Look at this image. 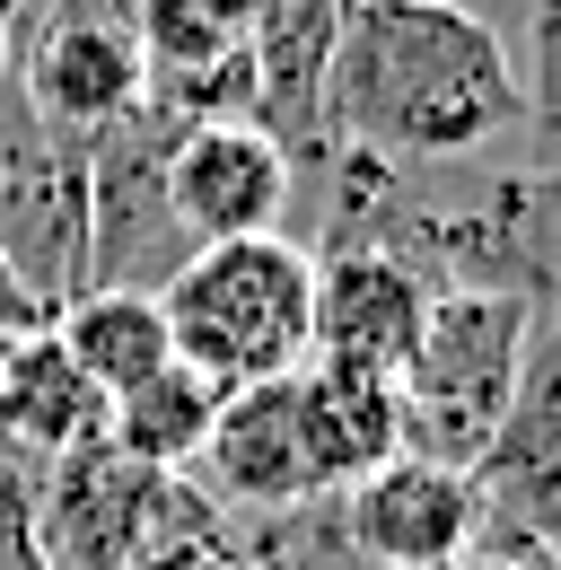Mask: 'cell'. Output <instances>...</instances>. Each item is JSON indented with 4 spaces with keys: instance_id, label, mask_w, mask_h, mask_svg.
I'll list each match as a JSON object with an SVG mask.
<instances>
[{
    "instance_id": "obj_1",
    "label": "cell",
    "mask_w": 561,
    "mask_h": 570,
    "mask_svg": "<svg viewBox=\"0 0 561 570\" xmlns=\"http://www.w3.org/2000/svg\"><path fill=\"white\" fill-rule=\"evenodd\" d=\"M526 124V88L509 36L456 0H360L334 45L325 88V158L360 149L404 176L483 158Z\"/></svg>"
},
{
    "instance_id": "obj_2",
    "label": "cell",
    "mask_w": 561,
    "mask_h": 570,
    "mask_svg": "<svg viewBox=\"0 0 561 570\" xmlns=\"http://www.w3.org/2000/svg\"><path fill=\"white\" fill-rule=\"evenodd\" d=\"M167 343L210 386H264L316 352V255L298 237H219L158 289Z\"/></svg>"
},
{
    "instance_id": "obj_3",
    "label": "cell",
    "mask_w": 561,
    "mask_h": 570,
    "mask_svg": "<svg viewBox=\"0 0 561 570\" xmlns=\"http://www.w3.org/2000/svg\"><path fill=\"white\" fill-rule=\"evenodd\" d=\"M535 334V307L509 289H439L421 316L413 360L395 368V404H404V456L430 465H474L491 422L509 413L518 360Z\"/></svg>"
},
{
    "instance_id": "obj_4",
    "label": "cell",
    "mask_w": 561,
    "mask_h": 570,
    "mask_svg": "<svg viewBox=\"0 0 561 570\" xmlns=\"http://www.w3.org/2000/svg\"><path fill=\"white\" fill-rule=\"evenodd\" d=\"M176 115L140 97L124 124L88 132V289H167L203 246L185 237V219L167 203V149H176Z\"/></svg>"
},
{
    "instance_id": "obj_5",
    "label": "cell",
    "mask_w": 561,
    "mask_h": 570,
    "mask_svg": "<svg viewBox=\"0 0 561 570\" xmlns=\"http://www.w3.org/2000/svg\"><path fill=\"white\" fill-rule=\"evenodd\" d=\"M0 264L45 307L88 289V158L18 79H0Z\"/></svg>"
},
{
    "instance_id": "obj_6",
    "label": "cell",
    "mask_w": 561,
    "mask_h": 570,
    "mask_svg": "<svg viewBox=\"0 0 561 570\" xmlns=\"http://www.w3.org/2000/svg\"><path fill=\"white\" fill-rule=\"evenodd\" d=\"M465 483L483 500V544L535 553V562L561 553V307H535L509 413L491 422Z\"/></svg>"
},
{
    "instance_id": "obj_7",
    "label": "cell",
    "mask_w": 561,
    "mask_h": 570,
    "mask_svg": "<svg viewBox=\"0 0 561 570\" xmlns=\"http://www.w3.org/2000/svg\"><path fill=\"white\" fill-rule=\"evenodd\" d=\"M9 79L53 132L88 141L149 97V53H140L132 9H18Z\"/></svg>"
},
{
    "instance_id": "obj_8",
    "label": "cell",
    "mask_w": 561,
    "mask_h": 570,
    "mask_svg": "<svg viewBox=\"0 0 561 570\" xmlns=\"http://www.w3.org/2000/svg\"><path fill=\"white\" fill-rule=\"evenodd\" d=\"M343 518L351 553L368 570H447L483 544V500L456 465L430 456H386L377 474H360L351 492H325Z\"/></svg>"
},
{
    "instance_id": "obj_9",
    "label": "cell",
    "mask_w": 561,
    "mask_h": 570,
    "mask_svg": "<svg viewBox=\"0 0 561 570\" xmlns=\"http://www.w3.org/2000/svg\"><path fill=\"white\" fill-rule=\"evenodd\" d=\"M360 0H255L237 53H246V124L289 149V167H325V88L334 45Z\"/></svg>"
},
{
    "instance_id": "obj_10",
    "label": "cell",
    "mask_w": 561,
    "mask_h": 570,
    "mask_svg": "<svg viewBox=\"0 0 561 570\" xmlns=\"http://www.w3.org/2000/svg\"><path fill=\"white\" fill-rule=\"evenodd\" d=\"M307 255H316V352L307 360L395 377L421 343V316H430L439 282L395 246H307Z\"/></svg>"
},
{
    "instance_id": "obj_11",
    "label": "cell",
    "mask_w": 561,
    "mask_h": 570,
    "mask_svg": "<svg viewBox=\"0 0 561 570\" xmlns=\"http://www.w3.org/2000/svg\"><path fill=\"white\" fill-rule=\"evenodd\" d=\"M298 194V167L273 132L255 124H185L176 149H167V203L185 219L194 246H219V237H273L280 212Z\"/></svg>"
},
{
    "instance_id": "obj_12",
    "label": "cell",
    "mask_w": 561,
    "mask_h": 570,
    "mask_svg": "<svg viewBox=\"0 0 561 570\" xmlns=\"http://www.w3.org/2000/svg\"><path fill=\"white\" fill-rule=\"evenodd\" d=\"M167 500V474H149L115 448H88L62 465H36V535L45 570H132L149 518Z\"/></svg>"
},
{
    "instance_id": "obj_13",
    "label": "cell",
    "mask_w": 561,
    "mask_h": 570,
    "mask_svg": "<svg viewBox=\"0 0 561 570\" xmlns=\"http://www.w3.org/2000/svg\"><path fill=\"white\" fill-rule=\"evenodd\" d=\"M289 422H298V456H307L316 500L351 492L360 474L404 456V404H395V377H377V368H343V360L289 368Z\"/></svg>"
},
{
    "instance_id": "obj_14",
    "label": "cell",
    "mask_w": 561,
    "mask_h": 570,
    "mask_svg": "<svg viewBox=\"0 0 561 570\" xmlns=\"http://www.w3.org/2000/svg\"><path fill=\"white\" fill-rule=\"evenodd\" d=\"M194 474H203V492L219 500V509H237V518H273V509L316 500L307 492V456H298V422H289V377H264V386L219 395Z\"/></svg>"
},
{
    "instance_id": "obj_15",
    "label": "cell",
    "mask_w": 561,
    "mask_h": 570,
    "mask_svg": "<svg viewBox=\"0 0 561 570\" xmlns=\"http://www.w3.org/2000/svg\"><path fill=\"white\" fill-rule=\"evenodd\" d=\"M0 448L27 465H62V456L106 448V395L53 334L0 343Z\"/></svg>"
},
{
    "instance_id": "obj_16",
    "label": "cell",
    "mask_w": 561,
    "mask_h": 570,
    "mask_svg": "<svg viewBox=\"0 0 561 570\" xmlns=\"http://www.w3.org/2000/svg\"><path fill=\"white\" fill-rule=\"evenodd\" d=\"M53 343L88 368V386H97L106 404H115V395H132L149 368H167V360H176L158 289H79V298L53 307Z\"/></svg>"
},
{
    "instance_id": "obj_17",
    "label": "cell",
    "mask_w": 561,
    "mask_h": 570,
    "mask_svg": "<svg viewBox=\"0 0 561 570\" xmlns=\"http://www.w3.org/2000/svg\"><path fill=\"white\" fill-rule=\"evenodd\" d=\"M219 395H228V386H210L203 368L167 360V368H149V377H140L132 395H115V404H106V448H115V456H132V465H149V474H194Z\"/></svg>"
},
{
    "instance_id": "obj_18",
    "label": "cell",
    "mask_w": 561,
    "mask_h": 570,
    "mask_svg": "<svg viewBox=\"0 0 561 570\" xmlns=\"http://www.w3.org/2000/svg\"><path fill=\"white\" fill-rule=\"evenodd\" d=\"M518 88H526V141H535V167H561V0H526L518 18Z\"/></svg>"
},
{
    "instance_id": "obj_19",
    "label": "cell",
    "mask_w": 561,
    "mask_h": 570,
    "mask_svg": "<svg viewBox=\"0 0 561 570\" xmlns=\"http://www.w3.org/2000/svg\"><path fill=\"white\" fill-rule=\"evenodd\" d=\"M0 570H45V535H36V465L9 456L0 483Z\"/></svg>"
},
{
    "instance_id": "obj_20",
    "label": "cell",
    "mask_w": 561,
    "mask_h": 570,
    "mask_svg": "<svg viewBox=\"0 0 561 570\" xmlns=\"http://www.w3.org/2000/svg\"><path fill=\"white\" fill-rule=\"evenodd\" d=\"M27 334H53V307L0 264V343H27Z\"/></svg>"
},
{
    "instance_id": "obj_21",
    "label": "cell",
    "mask_w": 561,
    "mask_h": 570,
    "mask_svg": "<svg viewBox=\"0 0 561 570\" xmlns=\"http://www.w3.org/2000/svg\"><path fill=\"white\" fill-rule=\"evenodd\" d=\"M447 570H553V562H535V553H509V544H474L465 562H447Z\"/></svg>"
},
{
    "instance_id": "obj_22",
    "label": "cell",
    "mask_w": 561,
    "mask_h": 570,
    "mask_svg": "<svg viewBox=\"0 0 561 570\" xmlns=\"http://www.w3.org/2000/svg\"><path fill=\"white\" fill-rule=\"evenodd\" d=\"M9 45H18V0H0V79H9Z\"/></svg>"
},
{
    "instance_id": "obj_23",
    "label": "cell",
    "mask_w": 561,
    "mask_h": 570,
    "mask_svg": "<svg viewBox=\"0 0 561 570\" xmlns=\"http://www.w3.org/2000/svg\"><path fill=\"white\" fill-rule=\"evenodd\" d=\"M0 483H9V448H0Z\"/></svg>"
}]
</instances>
